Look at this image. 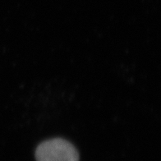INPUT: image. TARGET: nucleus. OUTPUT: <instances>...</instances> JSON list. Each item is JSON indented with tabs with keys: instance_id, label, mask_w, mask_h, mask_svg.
<instances>
[{
	"instance_id": "1",
	"label": "nucleus",
	"mask_w": 161,
	"mask_h": 161,
	"mask_svg": "<svg viewBox=\"0 0 161 161\" xmlns=\"http://www.w3.org/2000/svg\"><path fill=\"white\" fill-rule=\"evenodd\" d=\"M36 161H79L76 149L68 141L52 139L42 142L36 151Z\"/></svg>"
}]
</instances>
